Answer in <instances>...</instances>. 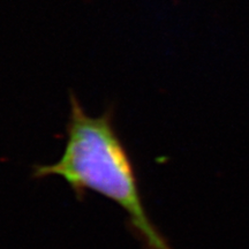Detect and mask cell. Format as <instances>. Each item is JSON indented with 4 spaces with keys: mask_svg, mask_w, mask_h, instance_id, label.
I'll list each match as a JSON object with an SVG mask.
<instances>
[{
    "mask_svg": "<svg viewBox=\"0 0 249 249\" xmlns=\"http://www.w3.org/2000/svg\"><path fill=\"white\" fill-rule=\"evenodd\" d=\"M66 135L59 160L34 165L33 178L60 177L79 201L85 200L88 191L103 195L126 213L129 231L143 249H173L145 209L132 156L114 126L113 107L90 117L71 92Z\"/></svg>",
    "mask_w": 249,
    "mask_h": 249,
    "instance_id": "6da1fadb",
    "label": "cell"
}]
</instances>
